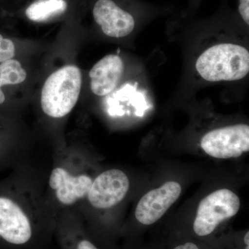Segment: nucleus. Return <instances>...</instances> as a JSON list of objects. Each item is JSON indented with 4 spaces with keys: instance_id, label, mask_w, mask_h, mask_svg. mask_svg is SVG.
Instances as JSON below:
<instances>
[{
    "instance_id": "obj_12",
    "label": "nucleus",
    "mask_w": 249,
    "mask_h": 249,
    "mask_svg": "<svg viewBox=\"0 0 249 249\" xmlns=\"http://www.w3.org/2000/svg\"><path fill=\"white\" fill-rule=\"evenodd\" d=\"M27 78V72L20 62L14 59L6 60L0 65V80L1 85H17Z\"/></svg>"
},
{
    "instance_id": "obj_13",
    "label": "nucleus",
    "mask_w": 249,
    "mask_h": 249,
    "mask_svg": "<svg viewBox=\"0 0 249 249\" xmlns=\"http://www.w3.org/2000/svg\"><path fill=\"white\" fill-rule=\"evenodd\" d=\"M15 55L14 42L0 35V62L12 59Z\"/></svg>"
},
{
    "instance_id": "obj_16",
    "label": "nucleus",
    "mask_w": 249,
    "mask_h": 249,
    "mask_svg": "<svg viewBox=\"0 0 249 249\" xmlns=\"http://www.w3.org/2000/svg\"><path fill=\"white\" fill-rule=\"evenodd\" d=\"M4 101L5 95L2 90H1V88H0V105L2 104V103L4 102Z\"/></svg>"
},
{
    "instance_id": "obj_15",
    "label": "nucleus",
    "mask_w": 249,
    "mask_h": 249,
    "mask_svg": "<svg viewBox=\"0 0 249 249\" xmlns=\"http://www.w3.org/2000/svg\"><path fill=\"white\" fill-rule=\"evenodd\" d=\"M171 249H203L200 246L198 245L196 242L193 241H185L183 242H178L176 245H174V247Z\"/></svg>"
},
{
    "instance_id": "obj_11",
    "label": "nucleus",
    "mask_w": 249,
    "mask_h": 249,
    "mask_svg": "<svg viewBox=\"0 0 249 249\" xmlns=\"http://www.w3.org/2000/svg\"><path fill=\"white\" fill-rule=\"evenodd\" d=\"M67 8L65 0H37L27 8L26 15L31 20L42 22L63 14Z\"/></svg>"
},
{
    "instance_id": "obj_6",
    "label": "nucleus",
    "mask_w": 249,
    "mask_h": 249,
    "mask_svg": "<svg viewBox=\"0 0 249 249\" xmlns=\"http://www.w3.org/2000/svg\"><path fill=\"white\" fill-rule=\"evenodd\" d=\"M181 193V186L176 181H168L142 196L135 211L137 222L145 227L155 224L164 215Z\"/></svg>"
},
{
    "instance_id": "obj_14",
    "label": "nucleus",
    "mask_w": 249,
    "mask_h": 249,
    "mask_svg": "<svg viewBox=\"0 0 249 249\" xmlns=\"http://www.w3.org/2000/svg\"><path fill=\"white\" fill-rule=\"evenodd\" d=\"M239 12L242 19L247 24H249V0H240Z\"/></svg>"
},
{
    "instance_id": "obj_17",
    "label": "nucleus",
    "mask_w": 249,
    "mask_h": 249,
    "mask_svg": "<svg viewBox=\"0 0 249 249\" xmlns=\"http://www.w3.org/2000/svg\"><path fill=\"white\" fill-rule=\"evenodd\" d=\"M1 87H2V85H1V80H0V88H1Z\"/></svg>"
},
{
    "instance_id": "obj_8",
    "label": "nucleus",
    "mask_w": 249,
    "mask_h": 249,
    "mask_svg": "<svg viewBox=\"0 0 249 249\" xmlns=\"http://www.w3.org/2000/svg\"><path fill=\"white\" fill-rule=\"evenodd\" d=\"M93 15L103 32L109 37H125L135 27L132 15L121 9L111 0H98L93 7Z\"/></svg>"
},
{
    "instance_id": "obj_7",
    "label": "nucleus",
    "mask_w": 249,
    "mask_h": 249,
    "mask_svg": "<svg viewBox=\"0 0 249 249\" xmlns=\"http://www.w3.org/2000/svg\"><path fill=\"white\" fill-rule=\"evenodd\" d=\"M129 188V178L124 172L107 170L93 181L88 194V199L96 209H109L124 199Z\"/></svg>"
},
{
    "instance_id": "obj_10",
    "label": "nucleus",
    "mask_w": 249,
    "mask_h": 249,
    "mask_svg": "<svg viewBox=\"0 0 249 249\" xmlns=\"http://www.w3.org/2000/svg\"><path fill=\"white\" fill-rule=\"evenodd\" d=\"M124 72V62L119 55H106L89 72L91 91L100 96L112 92L119 84Z\"/></svg>"
},
{
    "instance_id": "obj_4",
    "label": "nucleus",
    "mask_w": 249,
    "mask_h": 249,
    "mask_svg": "<svg viewBox=\"0 0 249 249\" xmlns=\"http://www.w3.org/2000/svg\"><path fill=\"white\" fill-rule=\"evenodd\" d=\"M201 146L214 158H237L249 151V126L237 124L213 129L202 137Z\"/></svg>"
},
{
    "instance_id": "obj_2",
    "label": "nucleus",
    "mask_w": 249,
    "mask_h": 249,
    "mask_svg": "<svg viewBox=\"0 0 249 249\" xmlns=\"http://www.w3.org/2000/svg\"><path fill=\"white\" fill-rule=\"evenodd\" d=\"M81 85V71L75 65H67L53 72L46 80L41 93L44 112L53 118L66 116L76 106Z\"/></svg>"
},
{
    "instance_id": "obj_5",
    "label": "nucleus",
    "mask_w": 249,
    "mask_h": 249,
    "mask_svg": "<svg viewBox=\"0 0 249 249\" xmlns=\"http://www.w3.org/2000/svg\"><path fill=\"white\" fill-rule=\"evenodd\" d=\"M34 237V229L27 214L14 201L0 197V239L24 249Z\"/></svg>"
},
{
    "instance_id": "obj_9",
    "label": "nucleus",
    "mask_w": 249,
    "mask_h": 249,
    "mask_svg": "<svg viewBox=\"0 0 249 249\" xmlns=\"http://www.w3.org/2000/svg\"><path fill=\"white\" fill-rule=\"evenodd\" d=\"M92 180L87 175L71 176L62 168H55L49 179V185L55 191L57 199L62 204L71 205L88 196Z\"/></svg>"
},
{
    "instance_id": "obj_3",
    "label": "nucleus",
    "mask_w": 249,
    "mask_h": 249,
    "mask_svg": "<svg viewBox=\"0 0 249 249\" xmlns=\"http://www.w3.org/2000/svg\"><path fill=\"white\" fill-rule=\"evenodd\" d=\"M240 205L238 196L227 188L206 196L198 206L193 224L195 235L201 238L212 235L222 222L238 213Z\"/></svg>"
},
{
    "instance_id": "obj_1",
    "label": "nucleus",
    "mask_w": 249,
    "mask_h": 249,
    "mask_svg": "<svg viewBox=\"0 0 249 249\" xmlns=\"http://www.w3.org/2000/svg\"><path fill=\"white\" fill-rule=\"evenodd\" d=\"M196 70L206 81H235L249 71V52L245 47L232 43L212 46L201 54Z\"/></svg>"
}]
</instances>
